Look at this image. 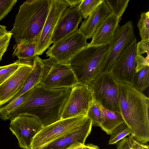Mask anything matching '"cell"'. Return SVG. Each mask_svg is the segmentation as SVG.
Instances as JSON below:
<instances>
[{"label": "cell", "mask_w": 149, "mask_h": 149, "mask_svg": "<svg viewBox=\"0 0 149 149\" xmlns=\"http://www.w3.org/2000/svg\"><path fill=\"white\" fill-rule=\"evenodd\" d=\"M72 88L50 89L39 84L31 89L23 103L11 112L8 119L20 115L37 118L45 127L61 119Z\"/></svg>", "instance_id": "6da1fadb"}, {"label": "cell", "mask_w": 149, "mask_h": 149, "mask_svg": "<svg viewBox=\"0 0 149 149\" xmlns=\"http://www.w3.org/2000/svg\"><path fill=\"white\" fill-rule=\"evenodd\" d=\"M121 113L129 128L131 136L143 144L149 141V99L128 84L118 82Z\"/></svg>", "instance_id": "7a4b0ae2"}, {"label": "cell", "mask_w": 149, "mask_h": 149, "mask_svg": "<svg viewBox=\"0 0 149 149\" xmlns=\"http://www.w3.org/2000/svg\"><path fill=\"white\" fill-rule=\"evenodd\" d=\"M51 0H29L20 6L10 32L16 42L25 40L36 42L48 15Z\"/></svg>", "instance_id": "3957f363"}, {"label": "cell", "mask_w": 149, "mask_h": 149, "mask_svg": "<svg viewBox=\"0 0 149 149\" xmlns=\"http://www.w3.org/2000/svg\"><path fill=\"white\" fill-rule=\"evenodd\" d=\"M110 44L88 45L72 57L69 65L76 77L78 84L88 86L101 73Z\"/></svg>", "instance_id": "277c9868"}, {"label": "cell", "mask_w": 149, "mask_h": 149, "mask_svg": "<svg viewBox=\"0 0 149 149\" xmlns=\"http://www.w3.org/2000/svg\"><path fill=\"white\" fill-rule=\"evenodd\" d=\"M88 86L96 103L108 110L120 113L118 82L109 72L100 74Z\"/></svg>", "instance_id": "5b68a950"}, {"label": "cell", "mask_w": 149, "mask_h": 149, "mask_svg": "<svg viewBox=\"0 0 149 149\" xmlns=\"http://www.w3.org/2000/svg\"><path fill=\"white\" fill-rule=\"evenodd\" d=\"M87 39L79 29L58 42L54 43L46 52L58 63L69 64L71 58L83 48L88 45Z\"/></svg>", "instance_id": "8992f818"}, {"label": "cell", "mask_w": 149, "mask_h": 149, "mask_svg": "<svg viewBox=\"0 0 149 149\" xmlns=\"http://www.w3.org/2000/svg\"><path fill=\"white\" fill-rule=\"evenodd\" d=\"M87 116H79L61 119L43 127L33 138L31 149H38L65 133L84 124Z\"/></svg>", "instance_id": "52a82bcc"}, {"label": "cell", "mask_w": 149, "mask_h": 149, "mask_svg": "<svg viewBox=\"0 0 149 149\" xmlns=\"http://www.w3.org/2000/svg\"><path fill=\"white\" fill-rule=\"evenodd\" d=\"M47 61V69L40 83L43 86L50 89L72 88L78 84L69 64L58 63L50 57Z\"/></svg>", "instance_id": "ba28073f"}, {"label": "cell", "mask_w": 149, "mask_h": 149, "mask_svg": "<svg viewBox=\"0 0 149 149\" xmlns=\"http://www.w3.org/2000/svg\"><path fill=\"white\" fill-rule=\"evenodd\" d=\"M94 100L88 86L77 84L71 91L63 109L61 119L87 116Z\"/></svg>", "instance_id": "9c48e42d"}, {"label": "cell", "mask_w": 149, "mask_h": 149, "mask_svg": "<svg viewBox=\"0 0 149 149\" xmlns=\"http://www.w3.org/2000/svg\"><path fill=\"white\" fill-rule=\"evenodd\" d=\"M135 38L132 21L118 27L110 43L101 73L109 72L115 61Z\"/></svg>", "instance_id": "30bf717a"}, {"label": "cell", "mask_w": 149, "mask_h": 149, "mask_svg": "<svg viewBox=\"0 0 149 149\" xmlns=\"http://www.w3.org/2000/svg\"><path fill=\"white\" fill-rule=\"evenodd\" d=\"M9 129L18 140L19 146L31 149L33 139L42 129L43 126L36 118L20 115L11 119Z\"/></svg>", "instance_id": "8fae6325"}, {"label": "cell", "mask_w": 149, "mask_h": 149, "mask_svg": "<svg viewBox=\"0 0 149 149\" xmlns=\"http://www.w3.org/2000/svg\"><path fill=\"white\" fill-rule=\"evenodd\" d=\"M68 6L65 0H51L49 12L36 41V55H42L52 44L51 39L60 18Z\"/></svg>", "instance_id": "7c38bea8"}, {"label": "cell", "mask_w": 149, "mask_h": 149, "mask_svg": "<svg viewBox=\"0 0 149 149\" xmlns=\"http://www.w3.org/2000/svg\"><path fill=\"white\" fill-rule=\"evenodd\" d=\"M137 43L135 38L115 61L109 72L119 82L132 85L135 73Z\"/></svg>", "instance_id": "4fadbf2b"}, {"label": "cell", "mask_w": 149, "mask_h": 149, "mask_svg": "<svg viewBox=\"0 0 149 149\" xmlns=\"http://www.w3.org/2000/svg\"><path fill=\"white\" fill-rule=\"evenodd\" d=\"M92 125L91 121L88 118L82 125L38 149H68L76 146L84 145L91 133Z\"/></svg>", "instance_id": "5bb4252c"}, {"label": "cell", "mask_w": 149, "mask_h": 149, "mask_svg": "<svg viewBox=\"0 0 149 149\" xmlns=\"http://www.w3.org/2000/svg\"><path fill=\"white\" fill-rule=\"evenodd\" d=\"M33 61H28L0 85V107L22 88L33 69Z\"/></svg>", "instance_id": "9a60e30c"}, {"label": "cell", "mask_w": 149, "mask_h": 149, "mask_svg": "<svg viewBox=\"0 0 149 149\" xmlns=\"http://www.w3.org/2000/svg\"><path fill=\"white\" fill-rule=\"evenodd\" d=\"M79 5L74 7H68L65 10L53 33L52 43L62 40L78 29L79 24L83 19L78 10Z\"/></svg>", "instance_id": "2e32d148"}, {"label": "cell", "mask_w": 149, "mask_h": 149, "mask_svg": "<svg viewBox=\"0 0 149 149\" xmlns=\"http://www.w3.org/2000/svg\"><path fill=\"white\" fill-rule=\"evenodd\" d=\"M120 18L112 13L109 16L97 29L88 45L99 46L110 44L119 27Z\"/></svg>", "instance_id": "e0dca14e"}, {"label": "cell", "mask_w": 149, "mask_h": 149, "mask_svg": "<svg viewBox=\"0 0 149 149\" xmlns=\"http://www.w3.org/2000/svg\"><path fill=\"white\" fill-rule=\"evenodd\" d=\"M112 12L104 0L103 1L82 23L79 29L87 39L92 38L94 33L102 22Z\"/></svg>", "instance_id": "ac0fdd59"}, {"label": "cell", "mask_w": 149, "mask_h": 149, "mask_svg": "<svg viewBox=\"0 0 149 149\" xmlns=\"http://www.w3.org/2000/svg\"><path fill=\"white\" fill-rule=\"evenodd\" d=\"M33 62V69L22 88L3 105L11 102L40 83L44 76L47 69L46 60H43L38 56L36 55Z\"/></svg>", "instance_id": "d6986e66"}, {"label": "cell", "mask_w": 149, "mask_h": 149, "mask_svg": "<svg viewBox=\"0 0 149 149\" xmlns=\"http://www.w3.org/2000/svg\"><path fill=\"white\" fill-rule=\"evenodd\" d=\"M97 104L103 119L100 127L107 134L110 135L116 127L124 122V120L120 113L108 110Z\"/></svg>", "instance_id": "ffe728a7"}, {"label": "cell", "mask_w": 149, "mask_h": 149, "mask_svg": "<svg viewBox=\"0 0 149 149\" xmlns=\"http://www.w3.org/2000/svg\"><path fill=\"white\" fill-rule=\"evenodd\" d=\"M36 49L35 41L20 40L14 45L12 56L17 57L19 59L33 61L36 55Z\"/></svg>", "instance_id": "44dd1931"}, {"label": "cell", "mask_w": 149, "mask_h": 149, "mask_svg": "<svg viewBox=\"0 0 149 149\" xmlns=\"http://www.w3.org/2000/svg\"><path fill=\"white\" fill-rule=\"evenodd\" d=\"M149 66H147L135 72L132 86L141 92L145 91L149 86Z\"/></svg>", "instance_id": "7402d4cb"}, {"label": "cell", "mask_w": 149, "mask_h": 149, "mask_svg": "<svg viewBox=\"0 0 149 149\" xmlns=\"http://www.w3.org/2000/svg\"><path fill=\"white\" fill-rule=\"evenodd\" d=\"M31 89L9 103L0 107V118L3 120H8L9 114L23 103L30 94Z\"/></svg>", "instance_id": "603a6c76"}, {"label": "cell", "mask_w": 149, "mask_h": 149, "mask_svg": "<svg viewBox=\"0 0 149 149\" xmlns=\"http://www.w3.org/2000/svg\"><path fill=\"white\" fill-rule=\"evenodd\" d=\"M28 61L19 59L12 63L0 66V85Z\"/></svg>", "instance_id": "cb8c5ba5"}, {"label": "cell", "mask_w": 149, "mask_h": 149, "mask_svg": "<svg viewBox=\"0 0 149 149\" xmlns=\"http://www.w3.org/2000/svg\"><path fill=\"white\" fill-rule=\"evenodd\" d=\"M104 0H82L78 10L82 17L86 19L97 8Z\"/></svg>", "instance_id": "d4e9b609"}, {"label": "cell", "mask_w": 149, "mask_h": 149, "mask_svg": "<svg viewBox=\"0 0 149 149\" xmlns=\"http://www.w3.org/2000/svg\"><path fill=\"white\" fill-rule=\"evenodd\" d=\"M131 133L130 130L126 123H124L116 127L110 134L109 141V144H113L125 138Z\"/></svg>", "instance_id": "484cf974"}, {"label": "cell", "mask_w": 149, "mask_h": 149, "mask_svg": "<svg viewBox=\"0 0 149 149\" xmlns=\"http://www.w3.org/2000/svg\"><path fill=\"white\" fill-rule=\"evenodd\" d=\"M112 14L120 18L127 7L129 0H105Z\"/></svg>", "instance_id": "4316f807"}, {"label": "cell", "mask_w": 149, "mask_h": 149, "mask_svg": "<svg viewBox=\"0 0 149 149\" xmlns=\"http://www.w3.org/2000/svg\"><path fill=\"white\" fill-rule=\"evenodd\" d=\"M141 41H149V11L142 13L137 24Z\"/></svg>", "instance_id": "83f0119b"}, {"label": "cell", "mask_w": 149, "mask_h": 149, "mask_svg": "<svg viewBox=\"0 0 149 149\" xmlns=\"http://www.w3.org/2000/svg\"><path fill=\"white\" fill-rule=\"evenodd\" d=\"M87 117L91 120L92 125L95 126L100 127L103 122L101 112L95 101L88 110Z\"/></svg>", "instance_id": "f1b7e54d"}, {"label": "cell", "mask_w": 149, "mask_h": 149, "mask_svg": "<svg viewBox=\"0 0 149 149\" xmlns=\"http://www.w3.org/2000/svg\"><path fill=\"white\" fill-rule=\"evenodd\" d=\"M17 1V0H0V21L10 12Z\"/></svg>", "instance_id": "f546056e"}, {"label": "cell", "mask_w": 149, "mask_h": 149, "mask_svg": "<svg viewBox=\"0 0 149 149\" xmlns=\"http://www.w3.org/2000/svg\"><path fill=\"white\" fill-rule=\"evenodd\" d=\"M135 72L141 70L146 66H149V56L144 57L136 54V57Z\"/></svg>", "instance_id": "4dcf8cb0"}, {"label": "cell", "mask_w": 149, "mask_h": 149, "mask_svg": "<svg viewBox=\"0 0 149 149\" xmlns=\"http://www.w3.org/2000/svg\"><path fill=\"white\" fill-rule=\"evenodd\" d=\"M149 41H142L137 43L136 54L141 55L146 53V56H149Z\"/></svg>", "instance_id": "1f68e13d"}, {"label": "cell", "mask_w": 149, "mask_h": 149, "mask_svg": "<svg viewBox=\"0 0 149 149\" xmlns=\"http://www.w3.org/2000/svg\"><path fill=\"white\" fill-rule=\"evenodd\" d=\"M12 36V33L10 31V32L6 35L3 39L0 42V61L3 54L7 50Z\"/></svg>", "instance_id": "d6a6232c"}, {"label": "cell", "mask_w": 149, "mask_h": 149, "mask_svg": "<svg viewBox=\"0 0 149 149\" xmlns=\"http://www.w3.org/2000/svg\"><path fill=\"white\" fill-rule=\"evenodd\" d=\"M131 149H147L149 148L148 145L141 143L129 135L128 138Z\"/></svg>", "instance_id": "836d02e7"}, {"label": "cell", "mask_w": 149, "mask_h": 149, "mask_svg": "<svg viewBox=\"0 0 149 149\" xmlns=\"http://www.w3.org/2000/svg\"><path fill=\"white\" fill-rule=\"evenodd\" d=\"M117 149H131L128 138H125L117 145Z\"/></svg>", "instance_id": "e575fe53"}, {"label": "cell", "mask_w": 149, "mask_h": 149, "mask_svg": "<svg viewBox=\"0 0 149 149\" xmlns=\"http://www.w3.org/2000/svg\"><path fill=\"white\" fill-rule=\"evenodd\" d=\"M65 1L68 4L69 7H73L79 5L82 0H65Z\"/></svg>", "instance_id": "d590c367"}, {"label": "cell", "mask_w": 149, "mask_h": 149, "mask_svg": "<svg viewBox=\"0 0 149 149\" xmlns=\"http://www.w3.org/2000/svg\"><path fill=\"white\" fill-rule=\"evenodd\" d=\"M10 31H7L5 26L0 25V38L8 34Z\"/></svg>", "instance_id": "8d00e7d4"}, {"label": "cell", "mask_w": 149, "mask_h": 149, "mask_svg": "<svg viewBox=\"0 0 149 149\" xmlns=\"http://www.w3.org/2000/svg\"><path fill=\"white\" fill-rule=\"evenodd\" d=\"M82 149H99V148L97 146L91 144H89L84 145Z\"/></svg>", "instance_id": "74e56055"}, {"label": "cell", "mask_w": 149, "mask_h": 149, "mask_svg": "<svg viewBox=\"0 0 149 149\" xmlns=\"http://www.w3.org/2000/svg\"><path fill=\"white\" fill-rule=\"evenodd\" d=\"M84 145L76 146L71 148L68 149H82V148Z\"/></svg>", "instance_id": "f35d334b"}, {"label": "cell", "mask_w": 149, "mask_h": 149, "mask_svg": "<svg viewBox=\"0 0 149 149\" xmlns=\"http://www.w3.org/2000/svg\"><path fill=\"white\" fill-rule=\"evenodd\" d=\"M5 36L3 37L0 38V42H1Z\"/></svg>", "instance_id": "ab89813d"}, {"label": "cell", "mask_w": 149, "mask_h": 149, "mask_svg": "<svg viewBox=\"0 0 149 149\" xmlns=\"http://www.w3.org/2000/svg\"><path fill=\"white\" fill-rule=\"evenodd\" d=\"M147 149H149V148H148Z\"/></svg>", "instance_id": "60d3db41"}]
</instances>
